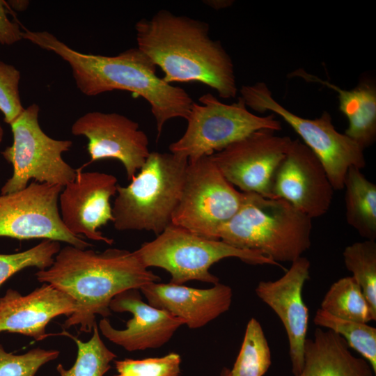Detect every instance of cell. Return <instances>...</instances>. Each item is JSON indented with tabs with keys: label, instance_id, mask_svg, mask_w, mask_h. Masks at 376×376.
I'll return each mask as SVG.
<instances>
[{
	"label": "cell",
	"instance_id": "8",
	"mask_svg": "<svg viewBox=\"0 0 376 376\" xmlns=\"http://www.w3.org/2000/svg\"><path fill=\"white\" fill-rule=\"evenodd\" d=\"M239 91L247 107L258 113L271 111L294 130L320 160L334 190L343 189L350 168L361 170L365 167L364 150L345 133L336 130L328 112L324 111L315 119L299 116L278 102L264 82L242 86Z\"/></svg>",
	"mask_w": 376,
	"mask_h": 376
},
{
	"label": "cell",
	"instance_id": "26",
	"mask_svg": "<svg viewBox=\"0 0 376 376\" xmlns=\"http://www.w3.org/2000/svg\"><path fill=\"white\" fill-rule=\"evenodd\" d=\"M63 335L72 339L77 346V355L74 365L65 369L58 364L56 370L60 376H104L111 368L110 363L116 358V354L104 343L96 324L93 329V335L87 342L63 331Z\"/></svg>",
	"mask_w": 376,
	"mask_h": 376
},
{
	"label": "cell",
	"instance_id": "35",
	"mask_svg": "<svg viewBox=\"0 0 376 376\" xmlns=\"http://www.w3.org/2000/svg\"><path fill=\"white\" fill-rule=\"evenodd\" d=\"M221 376H230V369L224 368L221 373Z\"/></svg>",
	"mask_w": 376,
	"mask_h": 376
},
{
	"label": "cell",
	"instance_id": "30",
	"mask_svg": "<svg viewBox=\"0 0 376 376\" xmlns=\"http://www.w3.org/2000/svg\"><path fill=\"white\" fill-rule=\"evenodd\" d=\"M118 373L114 376H179L180 356L174 352L160 357L114 360Z\"/></svg>",
	"mask_w": 376,
	"mask_h": 376
},
{
	"label": "cell",
	"instance_id": "4",
	"mask_svg": "<svg viewBox=\"0 0 376 376\" xmlns=\"http://www.w3.org/2000/svg\"><path fill=\"white\" fill-rule=\"evenodd\" d=\"M312 228V219L285 200L246 193L218 238L238 249L259 251L277 263H292L311 247Z\"/></svg>",
	"mask_w": 376,
	"mask_h": 376
},
{
	"label": "cell",
	"instance_id": "28",
	"mask_svg": "<svg viewBox=\"0 0 376 376\" xmlns=\"http://www.w3.org/2000/svg\"><path fill=\"white\" fill-rule=\"evenodd\" d=\"M61 249L60 242L42 240L26 251L15 253H0V286L10 277L27 267L39 270L49 268Z\"/></svg>",
	"mask_w": 376,
	"mask_h": 376
},
{
	"label": "cell",
	"instance_id": "23",
	"mask_svg": "<svg viewBox=\"0 0 376 376\" xmlns=\"http://www.w3.org/2000/svg\"><path fill=\"white\" fill-rule=\"evenodd\" d=\"M320 308L344 320L368 323L376 320L375 311L352 276L339 279L324 296Z\"/></svg>",
	"mask_w": 376,
	"mask_h": 376
},
{
	"label": "cell",
	"instance_id": "21",
	"mask_svg": "<svg viewBox=\"0 0 376 376\" xmlns=\"http://www.w3.org/2000/svg\"><path fill=\"white\" fill-rule=\"evenodd\" d=\"M290 77L318 83L336 91L339 109L349 123L345 134L363 150L374 143L376 139V87L373 81L363 80L353 89L346 90L303 69L292 72Z\"/></svg>",
	"mask_w": 376,
	"mask_h": 376
},
{
	"label": "cell",
	"instance_id": "14",
	"mask_svg": "<svg viewBox=\"0 0 376 376\" xmlns=\"http://www.w3.org/2000/svg\"><path fill=\"white\" fill-rule=\"evenodd\" d=\"M77 169L75 180L63 188L58 203L61 220L73 235L112 244L98 228L113 221L110 199L117 193L118 180L111 175Z\"/></svg>",
	"mask_w": 376,
	"mask_h": 376
},
{
	"label": "cell",
	"instance_id": "20",
	"mask_svg": "<svg viewBox=\"0 0 376 376\" xmlns=\"http://www.w3.org/2000/svg\"><path fill=\"white\" fill-rule=\"evenodd\" d=\"M349 347L338 334L317 328L314 338L305 342L304 366L296 376H375L369 363Z\"/></svg>",
	"mask_w": 376,
	"mask_h": 376
},
{
	"label": "cell",
	"instance_id": "31",
	"mask_svg": "<svg viewBox=\"0 0 376 376\" xmlns=\"http://www.w3.org/2000/svg\"><path fill=\"white\" fill-rule=\"evenodd\" d=\"M21 74L14 65L0 61V111L10 125L24 111L19 95Z\"/></svg>",
	"mask_w": 376,
	"mask_h": 376
},
{
	"label": "cell",
	"instance_id": "29",
	"mask_svg": "<svg viewBox=\"0 0 376 376\" xmlns=\"http://www.w3.org/2000/svg\"><path fill=\"white\" fill-rule=\"evenodd\" d=\"M56 350L33 348L26 353L8 352L0 344V376H35L45 364L56 359Z\"/></svg>",
	"mask_w": 376,
	"mask_h": 376
},
{
	"label": "cell",
	"instance_id": "34",
	"mask_svg": "<svg viewBox=\"0 0 376 376\" xmlns=\"http://www.w3.org/2000/svg\"><path fill=\"white\" fill-rule=\"evenodd\" d=\"M7 5H9L13 9L22 11L25 10L29 5L28 1H8Z\"/></svg>",
	"mask_w": 376,
	"mask_h": 376
},
{
	"label": "cell",
	"instance_id": "22",
	"mask_svg": "<svg viewBox=\"0 0 376 376\" xmlns=\"http://www.w3.org/2000/svg\"><path fill=\"white\" fill-rule=\"evenodd\" d=\"M345 217L347 224L363 238L376 239V185L361 169L350 168L345 176Z\"/></svg>",
	"mask_w": 376,
	"mask_h": 376
},
{
	"label": "cell",
	"instance_id": "24",
	"mask_svg": "<svg viewBox=\"0 0 376 376\" xmlns=\"http://www.w3.org/2000/svg\"><path fill=\"white\" fill-rule=\"evenodd\" d=\"M313 322L320 328L331 330L342 336L349 347L367 361L376 374V329L367 323L335 317L319 308Z\"/></svg>",
	"mask_w": 376,
	"mask_h": 376
},
{
	"label": "cell",
	"instance_id": "5",
	"mask_svg": "<svg viewBox=\"0 0 376 376\" xmlns=\"http://www.w3.org/2000/svg\"><path fill=\"white\" fill-rule=\"evenodd\" d=\"M187 164V158L171 152H150L130 183L117 187L112 207L114 228L160 234L171 224Z\"/></svg>",
	"mask_w": 376,
	"mask_h": 376
},
{
	"label": "cell",
	"instance_id": "3",
	"mask_svg": "<svg viewBox=\"0 0 376 376\" xmlns=\"http://www.w3.org/2000/svg\"><path fill=\"white\" fill-rule=\"evenodd\" d=\"M88 249V248H87ZM68 245L60 249L53 264L38 270L36 279L70 296L75 311L63 327L79 326L90 333L97 324L95 317L111 315L109 304L119 293L159 282L160 277L146 267L134 252L107 249L102 252Z\"/></svg>",
	"mask_w": 376,
	"mask_h": 376
},
{
	"label": "cell",
	"instance_id": "15",
	"mask_svg": "<svg viewBox=\"0 0 376 376\" xmlns=\"http://www.w3.org/2000/svg\"><path fill=\"white\" fill-rule=\"evenodd\" d=\"M272 193L313 219L329 211L334 189L318 157L295 139L276 171Z\"/></svg>",
	"mask_w": 376,
	"mask_h": 376
},
{
	"label": "cell",
	"instance_id": "7",
	"mask_svg": "<svg viewBox=\"0 0 376 376\" xmlns=\"http://www.w3.org/2000/svg\"><path fill=\"white\" fill-rule=\"evenodd\" d=\"M192 104L183 135L169 146L170 152L194 162L220 151L260 130L279 131L281 123L271 113L259 116L248 110L239 97L232 104L221 102L211 93Z\"/></svg>",
	"mask_w": 376,
	"mask_h": 376
},
{
	"label": "cell",
	"instance_id": "6",
	"mask_svg": "<svg viewBox=\"0 0 376 376\" xmlns=\"http://www.w3.org/2000/svg\"><path fill=\"white\" fill-rule=\"evenodd\" d=\"M147 268L156 267L171 275L170 283L178 285L192 280L216 284L219 278L210 272L215 263L237 258L251 265H282L256 251L241 249L220 240L197 235L171 224L152 241L133 251Z\"/></svg>",
	"mask_w": 376,
	"mask_h": 376
},
{
	"label": "cell",
	"instance_id": "2",
	"mask_svg": "<svg viewBox=\"0 0 376 376\" xmlns=\"http://www.w3.org/2000/svg\"><path fill=\"white\" fill-rule=\"evenodd\" d=\"M135 30L137 47L162 69L166 83L199 82L221 98L236 97L233 61L210 38L206 22L162 9L139 19Z\"/></svg>",
	"mask_w": 376,
	"mask_h": 376
},
{
	"label": "cell",
	"instance_id": "17",
	"mask_svg": "<svg viewBox=\"0 0 376 376\" xmlns=\"http://www.w3.org/2000/svg\"><path fill=\"white\" fill-rule=\"evenodd\" d=\"M109 309L132 314L123 329L113 327L107 318L101 319L98 324L104 337L128 352L160 347L185 323L182 319L144 302L138 289L127 290L115 296Z\"/></svg>",
	"mask_w": 376,
	"mask_h": 376
},
{
	"label": "cell",
	"instance_id": "11",
	"mask_svg": "<svg viewBox=\"0 0 376 376\" xmlns=\"http://www.w3.org/2000/svg\"><path fill=\"white\" fill-rule=\"evenodd\" d=\"M63 187L31 182L22 190L0 195V237L48 239L80 249L92 245L64 226L58 210Z\"/></svg>",
	"mask_w": 376,
	"mask_h": 376
},
{
	"label": "cell",
	"instance_id": "1",
	"mask_svg": "<svg viewBox=\"0 0 376 376\" xmlns=\"http://www.w3.org/2000/svg\"><path fill=\"white\" fill-rule=\"evenodd\" d=\"M22 36L67 62L77 87L83 94L95 96L121 90L145 99L156 121L157 138L169 120H186L189 115L194 103L189 93L158 77L157 66L138 47L107 56L77 52L46 31L25 29Z\"/></svg>",
	"mask_w": 376,
	"mask_h": 376
},
{
	"label": "cell",
	"instance_id": "9",
	"mask_svg": "<svg viewBox=\"0 0 376 376\" xmlns=\"http://www.w3.org/2000/svg\"><path fill=\"white\" fill-rule=\"evenodd\" d=\"M39 110L38 104H32L10 125L13 143L1 155L12 165L13 174L1 188V194L24 189L31 179L63 187L76 177L77 169L62 157L72 141L47 135L39 124Z\"/></svg>",
	"mask_w": 376,
	"mask_h": 376
},
{
	"label": "cell",
	"instance_id": "12",
	"mask_svg": "<svg viewBox=\"0 0 376 376\" xmlns=\"http://www.w3.org/2000/svg\"><path fill=\"white\" fill-rule=\"evenodd\" d=\"M292 141L274 130H260L210 157L226 179L242 192L273 198L274 178Z\"/></svg>",
	"mask_w": 376,
	"mask_h": 376
},
{
	"label": "cell",
	"instance_id": "16",
	"mask_svg": "<svg viewBox=\"0 0 376 376\" xmlns=\"http://www.w3.org/2000/svg\"><path fill=\"white\" fill-rule=\"evenodd\" d=\"M310 267V261L301 256L291 263L281 278L261 281L255 289L258 298L274 311L285 329L294 376L300 373L304 366L309 315L302 290L309 279Z\"/></svg>",
	"mask_w": 376,
	"mask_h": 376
},
{
	"label": "cell",
	"instance_id": "27",
	"mask_svg": "<svg viewBox=\"0 0 376 376\" xmlns=\"http://www.w3.org/2000/svg\"><path fill=\"white\" fill-rule=\"evenodd\" d=\"M343 256L345 267L376 311V242L368 240L354 242L345 247Z\"/></svg>",
	"mask_w": 376,
	"mask_h": 376
},
{
	"label": "cell",
	"instance_id": "10",
	"mask_svg": "<svg viewBox=\"0 0 376 376\" xmlns=\"http://www.w3.org/2000/svg\"><path fill=\"white\" fill-rule=\"evenodd\" d=\"M246 196L226 179L210 156L188 162L171 224L201 237L219 240V230L239 210Z\"/></svg>",
	"mask_w": 376,
	"mask_h": 376
},
{
	"label": "cell",
	"instance_id": "36",
	"mask_svg": "<svg viewBox=\"0 0 376 376\" xmlns=\"http://www.w3.org/2000/svg\"><path fill=\"white\" fill-rule=\"evenodd\" d=\"M3 130L1 127V125L0 123V143L1 142L2 139H3Z\"/></svg>",
	"mask_w": 376,
	"mask_h": 376
},
{
	"label": "cell",
	"instance_id": "18",
	"mask_svg": "<svg viewBox=\"0 0 376 376\" xmlns=\"http://www.w3.org/2000/svg\"><path fill=\"white\" fill-rule=\"evenodd\" d=\"M75 310L74 299L49 284L43 283L26 295L10 288L0 297V332L42 340L49 336L46 327L53 318L69 317Z\"/></svg>",
	"mask_w": 376,
	"mask_h": 376
},
{
	"label": "cell",
	"instance_id": "32",
	"mask_svg": "<svg viewBox=\"0 0 376 376\" xmlns=\"http://www.w3.org/2000/svg\"><path fill=\"white\" fill-rule=\"evenodd\" d=\"M7 3L0 0V44L10 45L22 39L19 24L12 22L7 15Z\"/></svg>",
	"mask_w": 376,
	"mask_h": 376
},
{
	"label": "cell",
	"instance_id": "19",
	"mask_svg": "<svg viewBox=\"0 0 376 376\" xmlns=\"http://www.w3.org/2000/svg\"><path fill=\"white\" fill-rule=\"evenodd\" d=\"M150 305L181 318L190 329L201 328L228 311L232 288L219 282L210 288L153 282L139 289Z\"/></svg>",
	"mask_w": 376,
	"mask_h": 376
},
{
	"label": "cell",
	"instance_id": "25",
	"mask_svg": "<svg viewBox=\"0 0 376 376\" xmlns=\"http://www.w3.org/2000/svg\"><path fill=\"white\" fill-rule=\"evenodd\" d=\"M272 363L271 351L260 322H248L242 346L230 376H263Z\"/></svg>",
	"mask_w": 376,
	"mask_h": 376
},
{
	"label": "cell",
	"instance_id": "13",
	"mask_svg": "<svg viewBox=\"0 0 376 376\" xmlns=\"http://www.w3.org/2000/svg\"><path fill=\"white\" fill-rule=\"evenodd\" d=\"M71 132L88 139L90 163L107 159L118 160L130 181L150 153L148 136L139 125L120 113L88 112L75 121Z\"/></svg>",
	"mask_w": 376,
	"mask_h": 376
},
{
	"label": "cell",
	"instance_id": "33",
	"mask_svg": "<svg viewBox=\"0 0 376 376\" xmlns=\"http://www.w3.org/2000/svg\"><path fill=\"white\" fill-rule=\"evenodd\" d=\"M204 3L215 10L225 8L233 3V1L207 0L203 1Z\"/></svg>",
	"mask_w": 376,
	"mask_h": 376
}]
</instances>
